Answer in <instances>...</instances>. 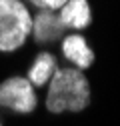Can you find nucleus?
Returning <instances> with one entry per match:
<instances>
[{
  "mask_svg": "<svg viewBox=\"0 0 120 126\" xmlns=\"http://www.w3.org/2000/svg\"><path fill=\"white\" fill-rule=\"evenodd\" d=\"M90 104V86L86 76L76 68H56L50 78L46 108L54 114L82 112Z\"/></svg>",
  "mask_w": 120,
  "mask_h": 126,
  "instance_id": "1",
  "label": "nucleus"
},
{
  "mask_svg": "<svg viewBox=\"0 0 120 126\" xmlns=\"http://www.w3.org/2000/svg\"><path fill=\"white\" fill-rule=\"evenodd\" d=\"M32 32V16L20 0H0V52L20 48Z\"/></svg>",
  "mask_w": 120,
  "mask_h": 126,
  "instance_id": "2",
  "label": "nucleus"
},
{
  "mask_svg": "<svg viewBox=\"0 0 120 126\" xmlns=\"http://www.w3.org/2000/svg\"><path fill=\"white\" fill-rule=\"evenodd\" d=\"M0 104L8 106L16 112L28 114L36 108V94L30 80L20 76L8 78L0 84Z\"/></svg>",
  "mask_w": 120,
  "mask_h": 126,
  "instance_id": "3",
  "label": "nucleus"
},
{
  "mask_svg": "<svg viewBox=\"0 0 120 126\" xmlns=\"http://www.w3.org/2000/svg\"><path fill=\"white\" fill-rule=\"evenodd\" d=\"M64 24L60 20V16H56L54 10H46L42 8V12L36 18H32V32L36 42H52L58 36H62L64 32Z\"/></svg>",
  "mask_w": 120,
  "mask_h": 126,
  "instance_id": "4",
  "label": "nucleus"
},
{
  "mask_svg": "<svg viewBox=\"0 0 120 126\" xmlns=\"http://www.w3.org/2000/svg\"><path fill=\"white\" fill-rule=\"evenodd\" d=\"M60 20L66 28H86L92 20L88 2L86 0H66L60 6Z\"/></svg>",
  "mask_w": 120,
  "mask_h": 126,
  "instance_id": "5",
  "label": "nucleus"
},
{
  "mask_svg": "<svg viewBox=\"0 0 120 126\" xmlns=\"http://www.w3.org/2000/svg\"><path fill=\"white\" fill-rule=\"evenodd\" d=\"M62 50H64V56L70 62H74L78 68H88L94 62V52L90 50V46L86 44V40L80 34L66 36L64 44H62Z\"/></svg>",
  "mask_w": 120,
  "mask_h": 126,
  "instance_id": "6",
  "label": "nucleus"
},
{
  "mask_svg": "<svg viewBox=\"0 0 120 126\" xmlns=\"http://www.w3.org/2000/svg\"><path fill=\"white\" fill-rule=\"evenodd\" d=\"M56 70V58L48 52H42L36 60H34V64L32 68H30V76H28V80L32 86H42V84H46L52 74Z\"/></svg>",
  "mask_w": 120,
  "mask_h": 126,
  "instance_id": "7",
  "label": "nucleus"
},
{
  "mask_svg": "<svg viewBox=\"0 0 120 126\" xmlns=\"http://www.w3.org/2000/svg\"><path fill=\"white\" fill-rule=\"evenodd\" d=\"M32 4H36L38 8H46V10H58L66 0H30Z\"/></svg>",
  "mask_w": 120,
  "mask_h": 126,
  "instance_id": "8",
  "label": "nucleus"
}]
</instances>
